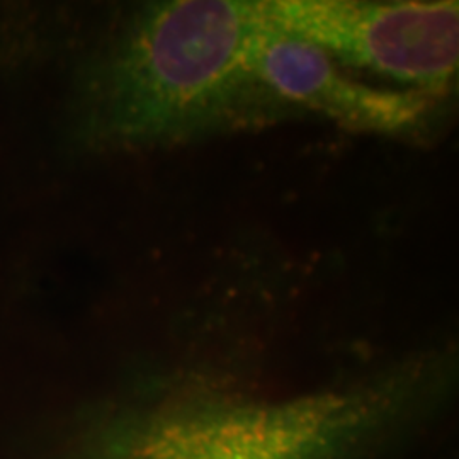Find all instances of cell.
<instances>
[{
  "label": "cell",
  "mask_w": 459,
  "mask_h": 459,
  "mask_svg": "<svg viewBox=\"0 0 459 459\" xmlns=\"http://www.w3.org/2000/svg\"><path fill=\"white\" fill-rule=\"evenodd\" d=\"M257 30V2L170 0L143 9L102 75L98 132L140 145L213 125L255 82L246 58Z\"/></svg>",
  "instance_id": "cell-1"
},
{
  "label": "cell",
  "mask_w": 459,
  "mask_h": 459,
  "mask_svg": "<svg viewBox=\"0 0 459 459\" xmlns=\"http://www.w3.org/2000/svg\"><path fill=\"white\" fill-rule=\"evenodd\" d=\"M396 386L278 402L204 398L108 427L89 459H349L400 415Z\"/></svg>",
  "instance_id": "cell-2"
},
{
  "label": "cell",
  "mask_w": 459,
  "mask_h": 459,
  "mask_svg": "<svg viewBox=\"0 0 459 459\" xmlns=\"http://www.w3.org/2000/svg\"><path fill=\"white\" fill-rule=\"evenodd\" d=\"M257 14L269 31L436 98L458 74L456 0H264Z\"/></svg>",
  "instance_id": "cell-3"
},
{
  "label": "cell",
  "mask_w": 459,
  "mask_h": 459,
  "mask_svg": "<svg viewBox=\"0 0 459 459\" xmlns=\"http://www.w3.org/2000/svg\"><path fill=\"white\" fill-rule=\"evenodd\" d=\"M246 66L255 82L356 130H411L437 99L413 89L390 91L352 81L325 51L269 31L261 22L248 39Z\"/></svg>",
  "instance_id": "cell-4"
}]
</instances>
